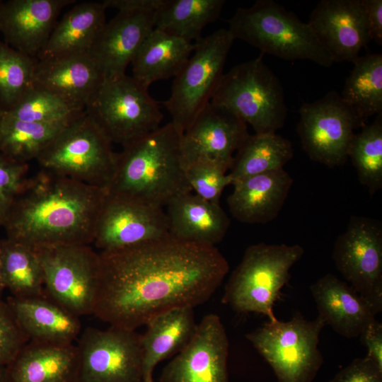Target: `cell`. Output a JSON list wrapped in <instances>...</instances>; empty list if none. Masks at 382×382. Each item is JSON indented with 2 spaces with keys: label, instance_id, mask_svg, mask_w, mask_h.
I'll list each match as a JSON object with an SVG mask.
<instances>
[{
  "label": "cell",
  "instance_id": "obj_1",
  "mask_svg": "<svg viewBox=\"0 0 382 382\" xmlns=\"http://www.w3.org/2000/svg\"><path fill=\"white\" fill-rule=\"evenodd\" d=\"M228 270L215 246L172 236L102 251L92 314L111 326L135 330L165 312L205 303Z\"/></svg>",
  "mask_w": 382,
  "mask_h": 382
},
{
  "label": "cell",
  "instance_id": "obj_2",
  "mask_svg": "<svg viewBox=\"0 0 382 382\" xmlns=\"http://www.w3.org/2000/svg\"><path fill=\"white\" fill-rule=\"evenodd\" d=\"M108 190L40 169L28 178L3 225L34 248L93 243Z\"/></svg>",
  "mask_w": 382,
  "mask_h": 382
},
{
  "label": "cell",
  "instance_id": "obj_3",
  "mask_svg": "<svg viewBox=\"0 0 382 382\" xmlns=\"http://www.w3.org/2000/svg\"><path fill=\"white\" fill-rule=\"evenodd\" d=\"M182 135L169 122L122 146L108 195L163 208L192 191L182 158Z\"/></svg>",
  "mask_w": 382,
  "mask_h": 382
},
{
  "label": "cell",
  "instance_id": "obj_4",
  "mask_svg": "<svg viewBox=\"0 0 382 382\" xmlns=\"http://www.w3.org/2000/svg\"><path fill=\"white\" fill-rule=\"evenodd\" d=\"M228 30L239 39L282 59L310 60L330 67L334 62L319 43L308 23L273 0H257L238 8Z\"/></svg>",
  "mask_w": 382,
  "mask_h": 382
},
{
  "label": "cell",
  "instance_id": "obj_5",
  "mask_svg": "<svg viewBox=\"0 0 382 382\" xmlns=\"http://www.w3.org/2000/svg\"><path fill=\"white\" fill-rule=\"evenodd\" d=\"M298 244L258 243L249 246L232 272L222 303L241 313L262 314L277 319L274 305L290 278V270L303 256Z\"/></svg>",
  "mask_w": 382,
  "mask_h": 382
},
{
  "label": "cell",
  "instance_id": "obj_6",
  "mask_svg": "<svg viewBox=\"0 0 382 382\" xmlns=\"http://www.w3.org/2000/svg\"><path fill=\"white\" fill-rule=\"evenodd\" d=\"M262 56L224 74L211 102L249 124L255 134L276 133L284 125L287 108L281 81Z\"/></svg>",
  "mask_w": 382,
  "mask_h": 382
},
{
  "label": "cell",
  "instance_id": "obj_7",
  "mask_svg": "<svg viewBox=\"0 0 382 382\" xmlns=\"http://www.w3.org/2000/svg\"><path fill=\"white\" fill-rule=\"evenodd\" d=\"M117 158L112 143L84 111L59 132L36 161L41 169L108 190Z\"/></svg>",
  "mask_w": 382,
  "mask_h": 382
},
{
  "label": "cell",
  "instance_id": "obj_8",
  "mask_svg": "<svg viewBox=\"0 0 382 382\" xmlns=\"http://www.w3.org/2000/svg\"><path fill=\"white\" fill-rule=\"evenodd\" d=\"M84 111L112 144L122 146L157 129L163 118L148 88L126 74L103 79Z\"/></svg>",
  "mask_w": 382,
  "mask_h": 382
},
{
  "label": "cell",
  "instance_id": "obj_9",
  "mask_svg": "<svg viewBox=\"0 0 382 382\" xmlns=\"http://www.w3.org/2000/svg\"><path fill=\"white\" fill-rule=\"evenodd\" d=\"M325 326L318 316L308 320L298 313L287 321L269 320L245 337L272 367L278 382H312L323 364L318 342Z\"/></svg>",
  "mask_w": 382,
  "mask_h": 382
},
{
  "label": "cell",
  "instance_id": "obj_10",
  "mask_svg": "<svg viewBox=\"0 0 382 382\" xmlns=\"http://www.w3.org/2000/svg\"><path fill=\"white\" fill-rule=\"evenodd\" d=\"M233 40L224 28L202 37L195 42L191 56L175 76L164 105L170 114V122L181 134L211 102Z\"/></svg>",
  "mask_w": 382,
  "mask_h": 382
},
{
  "label": "cell",
  "instance_id": "obj_11",
  "mask_svg": "<svg viewBox=\"0 0 382 382\" xmlns=\"http://www.w3.org/2000/svg\"><path fill=\"white\" fill-rule=\"evenodd\" d=\"M35 248L43 270L46 296L79 317L92 314L99 277V253L84 244Z\"/></svg>",
  "mask_w": 382,
  "mask_h": 382
},
{
  "label": "cell",
  "instance_id": "obj_12",
  "mask_svg": "<svg viewBox=\"0 0 382 382\" xmlns=\"http://www.w3.org/2000/svg\"><path fill=\"white\" fill-rule=\"evenodd\" d=\"M332 259L346 282L371 306L382 311V226L376 219L353 216L336 239Z\"/></svg>",
  "mask_w": 382,
  "mask_h": 382
},
{
  "label": "cell",
  "instance_id": "obj_13",
  "mask_svg": "<svg viewBox=\"0 0 382 382\" xmlns=\"http://www.w3.org/2000/svg\"><path fill=\"white\" fill-rule=\"evenodd\" d=\"M76 382H142L141 335L135 330L111 326L86 328L77 345Z\"/></svg>",
  "mask_w": 382,
  "mask_h": 382
},
{
  "label": "cell",
  "instance_id": "obj_14",
  "mask_svg": "<svg viewBox=\"0 0 382 382\" xmlns=\"http://www.w3.org/2000/svg\"><path fill=\"white\" fill-rule=\"evenodd\" d=\"M299 115L297 132L309 158L330 168L346 163L354 129L364 126L341 96L332 91L305 103Z\"/></svg>",
  "mask_w": 382,
  "mask_h": 382
},
{
  "label": "cell",
  "instance_id": "obj_15",
  "mask_svg": "<svg viewBox=\"0 0 382 382\" xmlns=\"http://www.w3.org/2000/svg\"><path fill=\"white\" fill-rule=\"evenodd\" d=\"M170 236L163 208L107 196L96 223L93 242L102 251L143 244Z\"/></svg>",
  "mask_w": 382,
  "mask_h": 382
},
{
  "label": "cell",
  "instance_id": "obj_16",
  "mask_svg": "<svg viewBox=\"0 0 382 382\" xmlns=\"http://www.w3.org/2000/svg\"><path fill=\"white\" fill-rule=\"evenodd\" d=\"M228 347L220 317L206 315L189 342L166 366L160 382H228Z\"/></svg>",
  "mask_w": 382,
  "mask_h": 382
},
{
  "label": "cell",
  "instance_id": "obj_17",
  "mask_svg": "<svg viewBox=\"0 0 382 382\" xmlns=\"http://www.w3.org/2000/svg\"><path fill=\"white\" fill-rule=\"evenodd\" d=\"M308 24L333 62H354L371 41L362 0H321Z\"/></svg>",
  "mask_w": 382,
  "mask_h": 382
},
{
  "label": "cell",
  "instance_id": "obj_18",
  "mask_svg": "<svg viewBox=\"0 0 382 382\" xmlns=\"http://www.w3.org/2000/svg\"><path fill=\"white\" fill-rule=\"evenodd\" d=\"M249 135L244 121L226 108L210 102L182 135L185 169L201 157L215 158L231 166L233 153Z\"/></svg>",
  "mask_w": 382,
  "mask_h": 382
},
{
  "label": "cell",
  "instance_id": "obj_19",
  "mask_svg": "<svg viewBox=\"0 0 382 382\" xmlns=\"http://www.w3.org/2000/svg\"><path fill=\"white\" fill-rule=\"evenodd\" d=\"M74 0H9L0 6V32L4 42L37 58L62 10Z\"/></svg>",
  "mask_w": 382,
  "mask_h": 382
},
{
  "label": "cell",
  "instance_id": "obj_20",
  "mask_svg": "<svg viewBox=\"0 0 382 382\" xmlns=\"http://www.w3.org/2000/svg\"><path fill=\"white\" fill-rule=\"evenodd\" d=\"M156 11H120L106 22L88 52L103 79L125 74L127 66L154 29Z\"/></svg>",
  "mask_w": 382,
  "mask_h": 382
},
{
  "label": "cell",
  "instance_id": "obj_21",
  "mask_svg": "<svg viewBox=\"0 0 382 382\" xmlns=\"http://www.w3.org/2000/svg\"><path fill=\"white\" fill-rule=\"evenodd\" d=\"M103 77L88 52L38 60L33 86L85 108Z\"/></svg>",
  "mask_w": 382,
  "mask_h": 382
},
{
  "label": "cell",
  "instance_id": "obj_22",
  "mask_svg": "<svg viewBox=\"0 0 382 382\" xmlns=\"http://www.w3.org/2000/svg\"><path fill=\"white\" fill-rule=\"evenodd\" d=\"M292 184L284 168L238 180L227 199L229 211L243 223H267L277 216Z\"/></svg>",
  "mask_w": 382,
  "mask_h": 382
},
{
  "label": "cell",
  "instance_id": "obj_23",
  "mask_svg": "<svg viewBox=\"0 0 382 382\" xmlns=\"http://www.w3.org/2000/svg\"><path fill=\"white\" fill-rule=\"evenodd\" d=\"M318 316L339 335L351 339L359 337L376 314L347 282L328 273L310 287Z\"/></svg>",
  "mask_w": 382,
  "mask_h": 382
},
{
  "label": "cell",
  "instance_id": "obj_24",
  "mask_svg": "<svg viewBox=\"0 0 382 382\" xmlns=\"http://www.w3.org/2000/svg\"><path fill=\"white\" fill-rule=\"evenodd\" d=\"M5 369L8 382H76L77 346L29 340Z\"/></svg>",
  "mask_w": 382,
  "mask_h": 382
},
{
  "label": "cell",
  "instance_id": "obj_25",
  "mask_svg": "<svg viewBox=\"0 0 382 382\" xmlns=\"http://www.w3.org/2000/svg\"><path fill=\"white\" fill-rule=\"evenodd\" d=\"M166 207L170 234L179 240L215 246L224 238L230 225L219 204L204 199L192 191L175 196Z\"/></svg>",
  "mask_w": 382,
  "mask_h": 382
},
{
  "label": "cell",
  "instance_id": "obj_26",
  "mask_svg": "<svg viewBox=\"0 0 382 382\" xmlns=\"http://www.w3.org/2000/svg\"><path fill=\"white\" fill-rule=\"evenodd\" d=\"M6 302L29 340L74 344L81 332L79 317L46 294L30 298L11 296Z\"/></svg>",
  "mask_w": 382,
  "mask_h": 382
},
{
  "label": "cell",
  "instance_id": "obj_27",
  "mask_svg": "<svg viewBox=\"0 0 382 382\" xmlns=\"http://www.w3.org/2000/svg\"><path fill=\"white\" fill-rule=\"evenodd\" d=\"M107 6L102 2L76 4L55 25L38 60L89 52L106 23Z\"/></svg>",
  "mask_w": 382,
  "mask_h": 382
},
{
  "label": "cell",
  "instance_id": "obj_28",
  "mask_svg": "<svg viewBox=\"0 0 382 382\" xmlns=\"http://www.w3.org/2000/svg\"><path fill=\"white\" fill-rule=\"evenodd\" d=\"M146 325V331L141 335L143 379L151 382L155 366L189 342L197 323L192 308H179L157 316Z\"/></svg>",
  "mask_w": 382,
  "mask_h": 382
},
{
  "label": "cell",
  "instance_id": "obj_29",
  "mask_svg": "<svg viewBox=\"0 0 382 382\" xmlns=\"http://www.w3.org/2000/svg\"><path fill=\"white\" fill-rule=\"evenodd\" d=\"M194 48L195 43L154 28L131 62L132 77L147 88L156 81L175 77Z\"/></svg>",
  "mask_w": 382,
  "mask_h": 382
},
{
  "label": "cell",
  "instance_id": "obj_30",
  "mask_svg": "<svg viewBox=\"0 0 382 382\" xmlns=\"http://www.w3.org/2000/svg\"><path fill=\"white\" fill-rule=\"evenodd\" d=\"M0 248L3 282L11 296L45 295L43 270L36 248L8 238L0 240Z\"/></svg>",
  "mask_w": 382,
  "mask_h": 382
},
{
  "label": "cell",
  "instance_id": "obj_31",
  "mask_svg": "<svg viewBox=\"0 0 382 382\" xmlns=\"http://www.w3.org/2000/svg\"><path fill=\"white\" fill-rule=\"evenodd\" d=\"M224 4V0H163L154 13V28L197 42L203 29L220 16Z\"/></svg>",
  "mask_w": 382,
  "mask_h": 382
},
{
  "label": "cell",
  "instance_id": "obj_32",
  "mask_svg": "<svg viewBox=\"0 0 382 382\" xmlns=\"http://www.w3.org/2000/svg\"><path fill=\"white\" fill-rule=\"evenodd\" d=\"M293 155L291 141L277 133L250 134L233 156L228 173L232 184L250 176L282 169Z\"/></svg>",
  "mask_w": 382,
  "mask_h": 382
},
{
  "label": "cell",
  "instance_id": "obj_33",
  "mask_svg": "<svg viewBox=\"0 0 382 382\" xmlns=\"http://www.w3.org/2000/svg\"><path fill=\"white\" fill-rule=\"evenodd\" d=\"M353 64L340 96L364 126L369 117L382 113V54L359 56Z\"/></svg>",
  "mask_w": 382,
  "mask_h": 382
},
{
  "label": "cell",
  "instance_id": "obj_34",
  "mask_svg": "<svg viewBox=\"0 0 382 382\" xmlns=\"http://www.w3.org/2000/svg\"><path fill=\"white\" fill-rule=\"evenodd\" d=\"M69 122L43 124L16 119L2 113L0 153L19 162L36 160Z\"/></svg>",
  "mask_w": 382,
  "mask_h": 382
},
{
  "label": "cell",
  "instance_id": "obj_35",
  "mask_svg": "<svg viewBox=\"0 0 382 382\" xmlns=\"http://www.w3.org/2000/svg\"><path fill=\"white\" fill-rule=\"evenodd\" d=\"M357 173L361 185L371 194L382 187V113L376 116L371 125L354 134L348 152V158Z\"/></svg>",
  "mask_w": 382,
  "mask_h": 382
},
{
  "label": "cell",
  "instance_id": "obj_36",
  "mask_svg": "<svg viewBox=\"0 0 382 382\" xmlns=\"http://www.w3.org/2000/svg\"><path fill=\"white\" fill-rule=\"evenodd\" d=\"M37 62L0 41V112L11 110L33 86Z\"/></svg>",
  "mask_w": 382,
  "mask_h": 382
},
{
  "label": "cell",
  "instance_id": "obj_37",
  "mask_svg": "<svg viewBox=\"0 0 382 382\" xmlns=\"http://www.w3.org/2000/svg\"><path fill=\"white\" fill-rule=\"evenodd\" d=\"M84 110L48 91L33 86L5 114L23 121L55 124L71 122Z\"/></svg>",
  "mask_w": 382,
  "mask_h": 382
},
{
  "label": "cell",
  "instance_id": "obj_38",
  "mask_svg": "<svg viewBox=\"0 0 382 382\" xmlns=\"http://www.w3.org/2000/svg\"><path fill=\"white\" fill-rule=\"evenodd\" d=\"M231 166L219 160L201 157L185 168L189 186L195 194L209 202L219 204L224 188L232 184L227 171Z\"/></svg>",
  "mask_w": 382,
  "mask_h": 382
},
{
  "label": "cell",
  "instance_id": "obj_39",
  "mask_svg": "<svg viewBox=\"0 0 382 382\" xmlns=\"http://www.w3.org/2000/svg\"><path fill=\"white\" fill-rule=\"evenodd\" d=\"M28 163L19 162L0 153V227L28 178Z\"/></svg>",
  "mask_w": 382,
  "mask_h": 382
},
{
  "label": "cell",
  "instance_id": "obj_40",
  "mask_svg": "<svg viewBox=\"0 0 382 382\" xmlns=\"http://www.w3.org/2000/svg\"><path fill=\"white\" fill-rule=\"evenodd\" d=\"M28 341L9 305L0 298V365H8Z\"/></svg>",
  "mask_w": 382,
  "mask_h": 382
},
{
  "label": "cell",
  "instance_id": "obj_41",
  "mask_svg": "<svg viewBox=\"0 0 382 382\" xmlns=\"http://www.w3.org/2000/svg\"><path fill=\"white\" fill-rule=\"evenodd\" d=\"M330 382H382V369L366 358L354 359Z\"/></svg>",
  "mask_w": 382,
  "mask_h": 382
},
{
  "label": "cell",
  "instance_id": "obj_42",
  "mask_svg": "<svg viewBox=\"0 0 382 382\" xmlns=\"http://www.w3.org/2000/svg\"><path fill=\"white\" fill-rule=\"evenodd\" d=\"M359 337L367 350L366 357L382 369V324L376 319Z\"/></svg>",
  "mask_w": 382,
  "mask_h": 382
},
{
  "label": "cell",
  "instance_id": "obj_43",
  "mask_svg": "<svg viewBox=\"0 0 382 382\" xmlns=\"http://www.w3.org/2000/svg\"><path fill=\"white\" fill-rule=\"evenodd\" d=\"M371 40L382 45V1L362 0Z\"/></svg>",
  "mask_w": 382,
  "mask_h": 382
},
{
  "label": "cell",
  "instance_id": "obj_44",
  "mask_svg": "<svg viewBox=\"0 0 382 382\" xmlns=\"http://www.w3.org/2000/svg\"><path fill=\"white\" fill-rule=\"evenodd\" d=\"M107 8L120 11H156L163 3V0H105Z\"/></svg>",
  "mask_w": 382,
  "mask_h": 382
},
{
  "label": "cell",
  "instance_id": "obj_45",
  "mask_svg": "<svg viewBox=\"0 0 382 382\" xmlns=\"http://www.w3.org/2000/svg\"><path fill=\"white\" fill-rule=\"evenodd\" d=\"M0 382H8L5 366L0 365Z\"/></svg>",
  "mask_w": 382,
  "mask_h": 382
},
{
  "label": "cell",
  "instance_id": "obj_46",
  "mask_svg": "<svg viewBox=\"0 0 382 382\" xmlns=\"http://www.w3.org/2000/svg\"><path fill=\"white\" fill-rule=\"evenodd\" d=\"M4 289H5V287L3 282L2 272H1V248H0V298Z\"/></svg>",
  "mask_w": 382,
  "mask_h": 382
},
{
  "label": "cell",
  "instance_id": "obj_47",
  "mask_svg": "<svg viewBox=\"0 0 382 382\" xmlns=\"http://www.w3.org/2000/svg\"><path fill=\"white\" fill-rule=\"evenodd\" d=\"M1 119H2V112H0V127H1Z\"/></svg>",
  "mask_w": 382,
  "mask_h": 382
},
{
  "label": "cell",
  "instance_id": "obj_48",
  "mask_svg": "<svg viewBox=\"0 0 382 382\" xmlns=\"http://www.w3.org/2000/svg\"><path fill=\"white\" fill-rule=\"evenodd\" d=\"M1 3H2V1H0V6H1Z\"/></svg>",
  "mask_w": 382,
  "mask_h": 382
},
{
  "label": "cell",
  "instance_id": "obj_49",
  "mask_svg": "<svg viewBox=\"0 0 382 382\" xmlns=\"http://www.w3.org/2000/svg\"><path fill=\"white\" fill-rule=\"evenodd\" d=\"M142 382H147V381H143ZM151 382H154V381H151Z\"/></svg>",
  "mask_w": 382,
  "mask_h": 382
}]
</instances>
